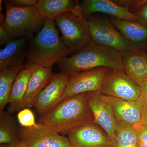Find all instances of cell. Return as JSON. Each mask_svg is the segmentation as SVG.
Instances as JSON below:
<instances>
[{
	"instance_id": "cell-15",
	"label": "cell",
	"mask_w": 147,
	"mask_h": 147,
	"mask_svg": "<svg viewBox=\"0 0 147 147\" xmlns=\"http://www.w3.org/2000/svg\"><path fill=\"white\" fill-rule=\"evenodd\" d=\"M122 53L124 71L141 86L147 79V53L144 48H135Z\"/></svg>"
},
{
	"instance_id": "cell-11",
	"label": "cell",
	"mask_w": 147,
	"mask_h": 147,
	"mask_svg": "<svg viewBox=\"0 0 147 147\" xmlns=\"http://www.w3.org/2000/svg\"><path fill=\"white\" fill-rule=\"evenodd\" d=\"M67 136L72 147H115L108 134L96 123L80 127Z\"/></svg>"
},
{
	"instance_id": "cell-29",
	"label": "cell",
	"mask_w": 147,
	"mask_h": 147,
	"mask_svg": "<svg viewBox=\"0 0 147 147\" xmlns=\"http://www.w3.org/2000/svg\"><path fill=\"white\" fill-rule=\"evenodd\" d=\"M8 33L6 30L3 25H0V45L1 46L6 45L11 41Z\"/></svg>"
},
{
	"instance_id": "cell-25",
	"label": "cell",
	"mask_w": 147,
	"mask_h": 147,
	"mask_svg": "<svg viewBox=\"0 0 147 147\" xmlns=\"http://www.w3.org/2000/svg\"><path fill=\"white\" fill-rule=\"evenodd\" d=\"M146 1L147 0H117L113 1L117 4L127 8L130 12L134 14L144 5Z\"/></svg>"
},
{
	"instance_id": "cell-4",
	"label": "cell",
	"mask_w": 147,
	"mask_h": 147,
	"mask_svg": "<svg viewBox=\"0 0 147 147\" xmlns=\"http://www.w3.org/2000/svg\"><path fill=\"white\" fill-rule=\"evenodd\" d=\"M4 3L5 18L3 25L10 38H23L31 41L34 38V34L42 29L45 19L40 15L35 5L19 8L5 1Z\"/></svg>"
},
{
	"instance_id": "cell-27",
	"label": "cell",
	"mask_w": 147,
	"mask_h": 147,
	"mask_svg": "<svg viewBox=\"0 0 147 147\" xmlns=\"http://www.w3.org/2000/svg\"><path fill=\"white\" fill-rule=\"evenodd\" d=\"M6 2L10 5L19 8L29 7L36 5L37 0H7Z\"/></svg>"
},
{
	"instance_id": "cell-13",
	"label": "cell",
	"mask_w": 147,
	"mask_h": 147,
	"mask_svg": "<svg viewBox=\"0 0 147 147\" xmlns=\"http://www.w3.org/2000/svg\"><path fill=\"white\" fill-rule=\"evenodd\" d=\"M80 11L85 18H88L95 13H102L113 18L132 21H139L137 17L127 8L110 0H84L79 4Z\"/></svg>"
},
{
	"instance_id": "cell-14",
	"label": "cell",
	"mask_w": 147,
	"mask_h": 147,
	"mask_svg": "<svg viewBox=\"0 0 147 147\" xmlns=\"http://www.w3.org/2000/svg\"><path fill=\"white\" fill-rule=\"evenodd\" d=\"M100 97L111 105L117 121L129 124L133 126L141 125L143 104L140 99L128 101L101 93Z\"/></svg>"
},
{
	"instance_id": "cell-34",
	"label": "cell",
	"mask_w": 147,
	"mask_h": 147,
	"mask_svg": "<svg viewBox=\"0 0 147 147\" xmlns=\"http://www.w3.org/2000/svg\"></svg>"
},
{
	"instance_id": "cell-9",
	"label": "cell",
	"mask_w": 147,
	"mask_h": 147,
	"mask_svg": "<svg viewBox=\"0 0 147 147\" xmlns=\"http://www.w3.org/2000/svg\"><path fill=\"white\" fill-rule=\"evenodd\" d=\"M108 69L98 67L70 76L61 101L76 95L100 91Z\"/></svg>"
},
{
	"instance_id": "cell-31",
	"label": "cell",
	"mask_w": 147,
	"mask_h": 147,
	"mask_svg": "<svg viewBox=\"0 0 147 147\" xmlns=\"http://www.w3.org/2000/svg\"><path fill=\"white\" fill-rule=\"evenodd\" d=\"M142 125L147 128V106L143 105L142 109Z\"/></svg>"
},
{
	"instance_id": "cell-1",
	"label": "cell",
	"mask_w": 147,
	"mask_h": 147,
	"mask_svg": "<svg viewBox=\"0 0 147 147\" xmlns=\"http://www.w3.org/2000/svg\"><path fill=\"white\" fill-rule=\"evenodd\" d=\"M39 121L63 136L80 127L94 123L87 93L61 101L48 113L40 116Z\"/></svg>"
},
{
	"instance_id": "cell-18",
	"label": "cell",
	"mask_w": 147,
	"mask_h": 147,
	"mask_svg": "<svg viewBox=\"0 0 147 147\" xmlns=\"http://www.w3.org/2000/svg\"><path fill=\"white\" fill-rule=\"evenodd\" d=\"M125 39L140 48L147 47V26L139 21L113 18L110 20Z\"/></svg>"
},
{
	"instance_id": "cell-30",
	"label": "cell",
	"mask_w": 147,
	"mask_h": 147,
	"mask_svg": "<svg viewBox=\"0 0 147 147\" xmlns=\"http://www.w3.org/2000/svg\"><path fill=\"white\" fill-rule=\"evenodd\" d=\"M141 87V93L139 99L143 105L147 106V79L143 82Z\"/></svg>"
},
{
	"instance_id": "cell-20",
	"label": "cell",
	"mask_w": 147,
	"mask_h": 147,
	"mask_svg": "<svg viewBox=\"0 0 147 147\" xmlns=\"http://www.w3.org/2000/svg\"><path fill=\"white\" fill-rule=\"evenodd\" d=\"M79 5L74 0H38L36 7L42 18L55 20L65 12L72 11Z\"/></svg>"
},
{
	"instance_id": "cell-19",
	"label": "cell",
	"mask_w": 147,
	"mask_h": 147,
	"mask_svg": "<svg viewBox=\"0 0 147 147\" xmlns=\"http://www.w3.org/2000/svg\"><path fill=\"white\" fill-rule=\"evenodd\" d=\"M31 73L24 67L18 74L12 87L9 102L8 112L12 114L25 108L24 98Z\"/></svg>"
},
{
	"instance_id": "cell-33",
	"label": "cell",
	"mask_w": 147,
	"mask_h": 147,
	"mask_svg": "<svg viewBox=\"0 0 147 147\" xmlns=\"http://www.w3.org/2000/svg\"><path fill=\"white\" fill-rule=\"evenodd\" d=\"M0 147H9V145L7 144H1Z\"/></svg>"
},
{
	"instance_id": "cell-2",
	"label": "cell",
	"mask_w": 147,
	"mask_h": 147,
	"mask_svg": "<svg viewBox=\"0 0 147 147\" xmlns=\"http://www.w3.org/2000/svg\"><path fill=\"white\" fill-rule=\"evenodd\" d=\"M57 64L61 72L70 76L98 67L124 70L122 53L91 40L75 55L63 58Z\"/></svg>"
},
{
	"instance_id": "cell-12",
	"label": "cell",
	"mask_w": 147,
	"mask_h": 147,
	"mask_svg": "<svg viewBox=\"0 0 147 147\" xmlns=\"http://www.w3.org/2000/svg\"><path fill=\"white\" fill-rule=\"evenodd\" d=\"M88 104L94 117V123L100 127L114 142L117 122L111 105L100 97L99 91L87 93Z\"/></svg>"
},
{
	"instance_id": "cell-10",
	"label": "cell",
	"mask_w": 147,
	"mask_h": 147,
	"mask_svg": "<svg viewBox=\"0 0 147 147\" xmlns=\"http://www.w3.org/2000/svg\"><path fill=\"white\" fill-rule=\"evenodd\" d=\"M70 76L62 73L53 74L49 84L35 99L33 106L40 116L53 109L61 101Z\"/></svg>"
},
{
	"instance_id": "cell-32",
	"label": "cell",
	"mask_w": 147,
	"mask_h": 147,
	"mask_svg": "<svg viewBox=\"0 0 147 147\" xmlns=\"http://www.w3.org/2000/svg\"><path fill=\"white\" fill-rule=\"evenodd\" d=\"M9 145V147H28L25 143L21 142L20 140Z\"/></svg>"
},
{
	"instance_id": "cell-23",
	"label": "cell",
	"mask_w": 147,
	"mask_h": 147,
	"mask_svg": "<svg viewBox=\"0 0 147 147\" xmlns=\"http://www.w3.org/2000/svg\"><path fill=\"white\" fill-rule=\"evenodd\" d=\"M115 147H139L137 131L135 127L129 124L117 121Z\"/></svg>"
},
{
	"instance_id": "cell-24",
	"label": "cell",
	"mask_w": 147,
	"mask_h": 147,
	"mask_svg": "<svg viewBox=\"0 0 147 147\" xmlns=\"http://www.w3.org/2000/svg\"><path fill=\"white\" fill-rule=\"evenodd\" d=\"M17 119L21 126L25 128L36 126L34 114L30 108H25L18 112Z\"/></svg>"
},
{
	"instance_id": "cell-17",
	"label": "cell",
	"mask_w": 147,
	"mask_h": 147,
	"mask_svg": "<svg viewBox=\"0 0 147 147\" xmlns=\"http://www.w3.org/2000/svg\"><path fill=\"white\" fill-rule=\"evenodd\" d=\"M30 40L26 38L13 39L0 50V70L24 65Z\"/></svg>"
},
{
	"instance_id": "cell-5",
	"label": "cell",
	"mask_w": 147,
	"mask_h": 147,
	"mask_svg": "<svg viewBox=\"0 0 147 147\" xmlns=\"http://www.w3.org/2000/svg\"><path fill=\"white\" fill-rule=\"evenodd\" d=\"M62 34L63 42L72 51H80L91 40L88 21L81 13L80 5L55 19Z\"/></svg>"
},
{
	"instance_id": "cell-8",
	"label": "cell",
	"mask_w": 147,
	"mask_h": 147,
	"mask_svg": "<svg viewBox=\"0 0 147 147\" xmlns=\"http://www.w3.org/2000/svg\"><path fill=\"white\" fill-rule=\"evenodd\" d=\"M18 136L28 147H72L67 137L39 123L33 127L20 129Z\"/></svg>"
},
{
	"instance_id": "cell-26",
	"label": "cell",
	"mask_w": 147,
	"mask_h": 147,
	"mask_svg": "<svg viewBox=\"0 0 147 147\" xmlns=\"http://www.w3.org/2000/svg\"><path fill=\"white\" fill-rule=\"evenodd\" d=\"M137 131L139 147H147V128L142 125L134 126Z\"/></svg>"
},
{
	"instance_id": "cell-22",
	"label": "cell",
	"mask_w": 147,
	"mask_h": 147,
	"mask_svg": "<svg viewBox=\"0 0 147 147\" xmlns=\"http://www.w3.org/2000/svg\"><path fill=\"white\" fill-rule=\"evenodd\" d=\"M16 119L8 111L0 113V144H11L19 140Z\"/></svg>"
},
{
	"instance_id": "cell-16",
	"label": "cell",
	"mask_w": 147,
	"mask_h": 147,
	"mask_svg": "<svg viewBox=\"0 0 147 147\" xmlns=\"http://www.w3.org/2000/svg\"><path fill=\"white\" fill-rule=\"evenodd\" d=\"M25 67L31 73L24 98L25 108H30L33 106L36 96L49 84L53 74L51 68L38 65L26 63Z\"/></svg>"
},
{
	"instance_id": "cell-3",
	"label": "cell",
	"mask_w": 147,
	"mask_h": 147,
	"mask_svg": "<svg viewBox=\"0 0 147 147\" xmlns=\"http://www.w3.org/2000/svg\"><path fill=\"white\" fill-rule=\"evenodd\" d=\"M54 19H45L40 31L30 41L27 63L51 68L71 53L60 39Z\"/></svg>"
},
{
	"instance_id": "cell-28",
	"label": "cell",
	"mask_w": 147,
	"mask_h": 147,
	"mask_svg": "<svg viewBox=\"0 0 147 147\" xmlns=\"http://www.w3.org/2000/svg\"><path fill=\"white\" fill-rule=\"evenodd\" d=\"M134 15L137 17L139 22L147 26V0Z\"/></svg>"
},
{
	"instance_id": "cell-6",
	"label": "cell",
	"mask_w": 147,
	"mask_h": 147,
	"mask_svg": "<svg viewBox=\"0 0 147 147\" xmlns=\"http://www.w3.org/2000/svg\"><path fill=\"white\" fill-rule=\"evenodd\" d=\"M87 19L91 40L96 44L111 47L121 53L138 47L125 39L106 18L91 15Z\"/></svg>"
},
{
	"instance_id": "cell-7",
	"label": "cell",
	"mask_w": 147,
	"mask_h": 147,
	"mask_svg": "<svg viewBox=\"0 0 147 147\" xmlns=\"http://www.w3.org/2000/svg\"><path fill=\"white\" fill-rule=\"evenodd\" d=\"M99 92L111 97L136 101L140 97L141 87L124 70L109 68Z\"/></svg>"
},
{
	"instance_id": "cell-21",
	"label": "cell",
	"mask_w": 147,
	"mask_h": 147,
	"mask_svg": "<svg viewBox=\"0 0 147 147\" xmlns=\"http://www.w3.org/2000/svg\"><path fill=\"white\" fill-rule=\"evenodd\" d=\"M24 65L9 67L0 70V113L9 104L12 87Z\"/></svg>"
}]
</instances>
